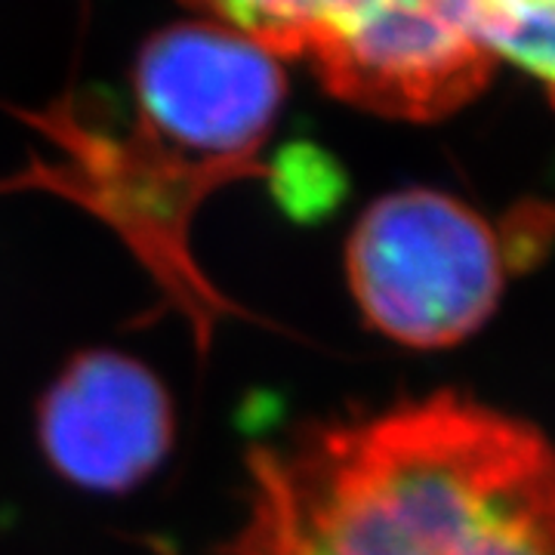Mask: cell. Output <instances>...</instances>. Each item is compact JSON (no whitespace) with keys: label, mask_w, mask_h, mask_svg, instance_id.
<instances>
[{"label":"cell","mask_w":555,"mask_h":555,"mask_svg":"<svg viewBox=\"0 0 555 555\" xmlns=\"http://www.w3.org/2000/svg\"><path fill=\"white\" fill-rule=\"evenodd\" d=\"M250 469L294 555H555V444L451 392Z\"/></svg>","instance_id":"cell-1"},{"label":"cell","mask_w":555,"mask_h":555,"mask_svg":"<svg viewBox=\"0 0 555 555\" xmlns=\"http://www.w3.org/2000/svg\"><path fill=\"white\" fill-rule=\"evenodd\" d=\"M28 120L56 142L60 160H35L28 173L10 179L3 189H47L108 222L170 302L189 315L201 346H207L217 318L229 306L195 266L189 229L204 198L238 179L189 158L139 120L124 127L105 124L80 108L75 96L43 115H28Z\"/></svg>","instance_id":"cell-2"},{"label":"cell","mask_w":555,"mask_h":555,"mask_svg":"<svg viewBox=\"0 0 555 555\" xmlns=\"http://www.w3.org/2000/svg\"><path fill=\"white\" fill-rule=\"evenodd\" d=\"M346 275L374 331L414 349H444L496 312L506 250L454 195L401 189L361 214L346 244Z\"/></svg>","instance_id":"cell-3"},{"label":"cell","mask_w":555,"mask_h":555,"mask_svg":"<svg viewBox=\"0 0 555 555\" xmlns=\"http://www.w3.org/2000/svg\"><path fill=\"white\" fill-rule=\"evenodd\" d=\"M306 60L339 100L404 120L460 112L494 68L478 0H324Z\"/></svg>","instance_id":"cell-4"},{"label":"cell","mask_w":555,"mask_h":555,"mask_svg":"<svg viewBox=\"0 0 555 555\" xmlns=\"http://www.w3.org/2000/svg\"><path fill=\"white\" fill-rule=\"evenodd\" d=\"M281 56L214 20L177 22L142 43L133 120L229 177H269L259 149L284 102Z\"/></svg>","instance_id":"cell-5"},{"label":"cell","mask_w":555,"mask_h":555,"mask_svg":"<svg viewBox=\"0 0 555 555\" xmlns=\"http://www.w3.org/2000/svg\"><path fill=\"white\" fill-rule=\"evenodd\" d=\"M38 436L72 485L120 494L152 476L173 444V404L137 358L83 352L47 389Z\"/></svg>","instance_id":"cell-6"},{"label":"cell","mask_w":555,"mask_h":555,"mask_svg":"<svg viewBox=\"0 0 555 555\" xmlns=\"http://www.w3.org/2000/svg\"><path fill=\"white\" fill-rule=\"evenodd\" d=\"M478 38L543 83L555 105V0H478Z\"/></svg>","instance_id":"cell-7"},{"label":"cell","mask_w":555,"mask_h":555,"mask_svg":"<svg viewBox=\"0 0 555 555\" xmlns=\"http://www.w3.org/2000/svg\"><path fill=\"white\" fill-rule=\"evenodd\" d=\"M275 56H306L324 0H189Z\"/></svg>","instance_id":"cell-8"},{"label":"cell","mask_w":555,"mask_h":555,"mask_svg":"<svg viewBox=\"0 0 555 555\" xmlns=\"http://www.w3.org/2000/svg\"><path fill=\"white\" fill-rule=\"evenodd\" d=\"M232 555H294V550L287 546L275 518L254 503L250 521H247V528H244V534H241L238 546H235Z\"/></svg>","instance_id":"cell-9"}]
</instances>
